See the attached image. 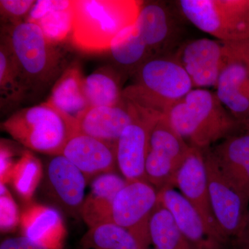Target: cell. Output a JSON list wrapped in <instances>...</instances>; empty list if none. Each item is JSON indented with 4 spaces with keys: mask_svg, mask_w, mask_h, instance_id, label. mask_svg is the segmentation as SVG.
<instances>
[{
    "mask_svg": "<svg viewBox=\"0 0 249 249\" xmlns=\"http://www.w3.org/2000/svg\"><path fill=\"white\" fill-rule=\"evenodd\" d=\"M88 180L83 173L63 155L55 156L45 169L47 196L64 212L76 217L85 199Z\"/></svg>",
    "mask_w": 249,
    "mask_h": 249,
    "instance_id": "obj_14",
    "label": "cell"
},
{
    "mask_svg": "<svg viewBox=\"0 0 249 249\" xmlns=\"http://www.w3.org/2000/svg\"><path fill=\"white\" fill-rule=\"evenodd\" d=\"M0 225L3 232L10 231L20 221L17 206L4 183H1L0 193Z\"/></svg>",
    "mask_w": 249,
    "mask_h": 249,
    "instance_id": "obj_30",
    "label": "cell"
},
{
    "mask_svg": "<svg viewBox=\"0 0 249 249\" xmlns=\"http://www.w3.org/2000/svg\"><path fill=\"white\" fill-rule=\"evenodd\" d=\"M61 155L83 173L87 180L113 173L117 166L116 145L78 132L67 142Z\"/></svg>",
    "mask_w": 249,
    "mask_h": 249,
    "instance_id": "obj_17",
    "label": "cell"
},
{
    "mask_svg": "<svg viewBox=\"0 0 249 249\" xmlns=\"http://www.w3.org/2000/svg\"><path fill=\"white\" fill-rule=\"evenodd\" d=\"M141 108L140 116L124 129L116 142L117 166L127 182H148L145 174V160L149 139L152 127L163 116Z\"/></svg>",
    "mask_w": 249,
    "mask_h": 249,
    "instance_id": "obj_13",
    "label": "cell"
},
{
    "mask_svg": "<svg viewBox=\"0 0 249 249\" xmlns=\"http://www.w3.org/2000/svg\"><path fill=\"white\" fill-rule=\"evenodd\" d=\"M158 203V191L150 183L127 182L113 203L111 222L128 231L142 249H147L152 243L150 219Z\"/></svg>",
    "mask_w": 249,
    "mask_h": 249,
    "instance_id": "obj_8",
    "label": "cell"
},
{
    "mask_svg": "<svg viewBox=\"0 0 249 249\" xmlns=\"http://www.w3.org/2000/svg\"><path fill=\"white\" fill-rule=\"evenodd\" d=\"M191 147L173 128L164 115L152 127L149 139L145 174L157 191L175 186V178Z\"/></svg>",
    "mask_w": 249,
    "mask_h": 249,
    "instance_id": "obj_7",
    "label": "cell"
},
{
    "mask_svg": "<svg viewBox=\"0 0 249 249\" xmlns=\"http://www.w3.org/2000/svg\"><path fill=\"white\" fill-rule=\"evenodd\" d=\"M183 17L217 40H249V0H180Z\"/></svg>",
    "mask_w": 249,
    "mask_h": 249,
    "instance_id": "obj_5",
    "label": "cell"
},
{
    "mask_svg": "<svg viewBox=\"0 0 249 249\" xmlns=\"http://www.w3.org/2000/svg\"><path fill=\"white\" fill-rule=\"evenodd\" d=\"M235 249H249V206L240 235L235 239Z\"/></svg>",
    "mask_w": 249,
    "mask_h": 249,
    "instance_id": "obj_35",
    "label": "cell"
},
{
    "mask_svg": "<svg viewBox=\"0 0 249 249\" xmlns=\"http://www.w3.org/2000/svg\"><path fill=\"white\" fill-rule=\"evenodd\" d=\"M0 249H49L26 236L10 237L1 242Z\"/></svg>",
    "mask_w": 249,
    "mask_h": 249,
    "instance_id": "obj_34",
    "label": "cell"
},
{
    "mask_svg": "<svg viewBox=\"0 0 249 249\" xmlns=\"http://www.w3.org/2000/svg\"><path fill=\"white\" fill-rule=\"evenodd\" d=\"M80 249H142L132 234L113 223L89 228L80 242Z\"/></svg>",
    "mask_w": 249,
    "mask_h": 249,
    "instance_id": "obj_25",
    "label": "cell"
},
{
    "mask_svg": "<svg viewBox=\"0 0 249 249\" xmlns=\"http://www.w3.org/2000/svg\"><path fill=\"white\" fill-rule=\"evenodd\" d=\"M211 151L223 178L249 206V134L231 136Z\"/></svg>",
    "mask_w": 249,
    "mask_h": 249,
    "instance_id": "obj_18",
    "label": "cell"
},
{
    "mask_svg": "<svg viewBox=\"0 0 249 249\" xmlns=\"http://www.w3.org/2000/svg\"><path fill=\"white\" fill-rule=\"evenodd\" d=\"M159 203L169 211L183 235L199 249H221L210 237L201 216L189 201L173 187L158 191Z\"/></svg>",
    "mask_w": 249,
    "mask_h": 249,
    "instance_id": "obj_19",
    "label": "cell"
},
{
    "mask_svg": "<svg viewBox=\"0 0 249 249\" xmlns=\"http://www.w3.org/2000/svg\"><path fill=\"white\" fill-rule=\"evenodd\" d=\"M23 234L49 249H60L66 230L61 214L53 208L33 204L24 210L19 221Z\"/></svg>",
    "mask_w": 249,
    "mask_h": 249,
    "instance_id": "obj_20",
    "label": "cell"
},
{
    "mask_svg": "<svg viewBox=\"0 0 249 249\" xmlns=\"http://www.w3.org/2000/svg\"><path fill=\"white\" fill-rule=\"evenodd\" d=\"M173 55L188 73L194 88H215L225 65L227 42L210 38L186 41Z\"/></svg>",
    "mask_w": 249,
    "mask_h": 249,
    "instance_id": "obj_12",
    "label": "cell"
},
{
    "mask_svg": "<svg viewBox=\"0 0 249 249\" xmlns=\"http://www.w3.org/2000/svg\"><path fill=\"white\" fill-rule=\"evenodd\" d=\"M0 88L1 99H19L26 89L17 67L4 44L0 51Z\"/></svg>",
    "mask_w": 249,
    "mask_h": 249,
    "instance_id": "obj_29",
    "label": "cell"
},
{
    "mask_svg": "<svg viewBox=\"0 0 249 249\" xmlns=\"http://www.w3.org/2000/svg\"><path fill=\"white\" fill-rule=\"evenodd\" d=\"M35 3L30 0H1V14L9 19H19L29 14Z\"/></svg>",
    "mask_w": 249,
    "mask_h": 249,
    "instance_id": "obj_31",
    "label": "cell"
},
{
    "mask_svg": "<svg viewBox=\"0 0 249 249\" xmlns=\"http://www.w3.org/2000/svg\"><path fill=\"white\" fill-rule=\"evenodd\" d=\"M127 183L124 178L114 173L103 174L94 178L80 211V216L88 227L111 223L113 203Z\"/></svg>",
    "mask_w": 249,
    "mask_h": 249,
    "instance_id": "obj_21",
    "label": "cell"
},
{
    "mask_svg": "<svg viewBox=\"0 0 249 249\" xmlns=\"http://www.w3.org/2000/svg\"><path fill=\"white\" fill-rule=\"evenodd\" d=\"M242 127L245 128L246 130L245 133L249 134V114L245 122L242 124Z\"/></svg>",
    "mask_w": 249,
    "mask_h": 249,
    "instance_id": "obj_36",
    "label": "cell"
},
{
    "mask_svg": "<svg viewBox=\"0 0 249 249\" xmlns=\"http://www.w3.org/2000/svg\"><path fill=\"white\" fill-rule=\"evenodd\" d=\"M150 235L157 249H199L180 231L169 211L160 203L150 219Z\"/></svg>",
    "mask_w": 249,
    "mask_h": 249,
    "instance_id": "obj_24",
    "label": "cell"
},
{
    "mask_svg": "<svg viewBox=\"0 0 249 249\" xmlns=\"http://www.w3.org/2000/svg\"><path fill=\"white\" fill-rule=\"evenodd\" d=\"M73 3L71 6L52 10L36 24L40 27L46 38L55 45L71 34L73 23Z\"/></svg>",
    "mask_w": 249,
    "mask_h": 249,
    "instance_id": "obj_28",
    "label": "cell"
},
{
    "mask_svg": "<svg viewBox=\"0 0 249 249\" xmlns=\"http://www.w3.org/2000/svg\"><path fill=\"white\" fill-rule=\"evenodd\" d=\"M42 177L40 160L25 152L15 165L11 180L15 191L23 200L31 201Z\"/></svg>",
    "mask_w": 249,
    "mask_h": 249,
    "instance_id": "obj_27",
    "label": "cell"
},
{
    "mask_svg": "<svg viewBox=\"0 0 249 249\" xmlns=\"http://www.w3.org/2000/svg\"><path fill=\"white\" fill-rule=\"evenodd\" d=\"M141 114L142 108L124 96L116 106L87 109L76 120L78 132L116 145L124 129Z\"/></svg>",
    "mask_w": 249,
    "mask_h": 249,
    "instance_id": "obj_15",
    "label": "cell"
},
{
    "mask_svg": "<svg viewBox=\"0 0 249 249\" xmlns=\"http://www.w3.org/2000/svg\"><path fill=\"white\" fill-rule=\"evenodd\" d=\"M111 56L125 73L135 74L144 62L152 58L137 24L125 28L111 41Z\"/></svg>",
    "mask_w": 249,
    "mask_h": 249,
    "instance_id": "obj_23",
    "label": "cell"
},
{
    "mask_svg": "<svg viewBox=\"0 0 249 249\" xmlns=\"http://www.w3.org/2000/svg\"><path fill=\"white\" fill-rule=\"evenodd\" d=\"M72 1H58V0H40L36 1L35 4L31 9L30 12L28 14L27 19L26 22L37 23L43 18L46 14H48L52 10L65 8L71 6Z\"/></svg>",
    "mask_w": 249,
    "mask_h": 249,
    "instance_id": "obj_32",
    "label": "cell"
},
{
    "mask_svg": "<svg viewBox=\"0 0 249 249\" xmlns=\"http://www.w3.org/2000/svg\"><path fill=\"white\" fill-rule=\"evenodd\" d=\"M142 4L134 0L73 1V43L88 52L109 49L121 31L137 22Z\"/></svg>",
    "mask_w": 249,
    "mask_h": 249,
    "instance_id": "obj_2",
    "label": "cell"
},
{
    "mask_svg": "<svg viewBox=\"0 0 249 249\" xmlns=\"http://www.w3.org/2000/svg\"><path fill=\"white\" fill-rule=\"evenodd\" d=\"M205 164L207 174L210 201L218 225L223 235L229 240L240 235L249 206L223 178L211 149H204Z\"/></svg>",
    "mask_w": 249,
    "mask_h": 249,
    "instance_id": "obj_11",
    "label": "cell"
},
{
    "mask_svg": "<svg viewBox=\"0 0 249 249\" xmlns=\"http://www.w3.org/2000/svg\"><path fill=\"white\" fill-rule=\"evenodd\" d=\"M24 84L48 81L59 65L58 52L35 23L14 24L4 42Z\"/></svg>",
    "mask_w": 249,
    "mask_h": 249,
    "instance_id": "obj_6",
    "label": "cell"
},
{
    "mask_svg": "<svg viewBox=\"0 0 249 249\" xmlns=\"http://www.w3.org/2000/svg\"><path fill=\"white\" fill-rule=\"evenodd\" d=\"M134 75L135 84L123 92L124 97L161 115L195 89L188 73L173 54L149 59Z\"/></svg>",
    "mask_w": 249,
    "mask_h": 249,
    "instance_id": "obj_3",
    "label": "cell"
},
{
    "mask_svg": "<svg viewBox=\"0 0 249 249\" xmlns=\"http://www.w3.org/2000/svg\"><path fill=\"white\" fill-rule=\"evenodd\" d=\"M225 65L216 85V95L242 124L249 114V40L227 42Z\"/></svg>",
    "mask_w": 249,
    "mask_h": 249,
    "instance_id": "obj_9",
    "label": "cell"
},
{
    "mask_svg": "<svg viewBox=\"0 0 249 249\" xmlns=\"http://www.w3.org/2000/svg\"><path fill=\"white\" fill-rule=\"evenodd\" d=\"M2 127L24 146L53 156L61 155L67 142L78 132L77 121L48 102L18 111Z\"/></svg>",
    "mask_w": 249,
    "mask_h": 249,
    "instance_id": "obj_4",
    "label": "cell"
},
{
    "mask_svg": "<svg viewBox=\"0 0 249 249\" xmlns=\"http://www.w3.org/2000/svg\"><path fill=\"white\" fill-rule=\"evenodd\" d=\"M84 78L78 67H70L54 85L47 102L76 121L90 107L85 96Z\"/></svg>",
    "mask_w": 249,
    "mask_h": 249,
    "instance_id": "obj_22",
    "label": "cell"
},
{
    "mask_svg": "<svg viewBox=\"0 0 249 249\" xmlns=\"http://www.w3.org/2000/svg\"><path fill=\"white\" fill-rule=\"evenodd\" d=\"M175 186L201 216L211 238L222 248L227 239L218 225L210 201L204 149L191 147L177 173Z\"/></svg>",
    "mask_w": 249,
    "mask_h": 249,
    "instance_id": "obj_10",
    "label": "cell"
},
{
    "mask_svg": "<svg viewBox=\"0 0 249 249\" xmlns=\"http://www.w3.org/2000/svg\"><path fill=\"white\" fill-rule=\"evenodd\" d=\"M136 24L152 58L172 55L180 45L175 17L163 3L142 2Z\"/></svg>",
    "mask_w": 249,
    "mask_h": 249,
    "instance_id": "obj_16",
    "label": "cell"
},
{
    "mask_svg": "<svg viewBox=\"0 0 249 249\" xmlns=\"http://www.w3.org/2000/svg\"><path fill=\"white\" fill-rule=\"evenodd\" d=\"M173 128L191 147L209 148L231 137L242 124L223 106L215 92L196 88L164 114Z\"/></svg>",
    "mask_w": 249,
    "mask_h": 249,
    "instance_id": "obj_1",
    "label": "cell"
},
{
    "mask_svg": "<svg viewBox=\"0 0 249 249\" xmlns=\"http://www.w3.org/2000/svg\"></svg>",
    "mask_w": 249,
    "mask_h": 249,
    "instance_id": "obj_37",
    "label": "cell"
},
{
    "mask_svg": "<svg viewBox=\"0 0 249 249\" xmlns=\"http://www.w3.org/2000/svg\"><path fill=\"white\" fill-rule=\"evenodd\" d=\"M84 91L90 107L116 106L124 98L119 77L106 70H98L85 78Z\"/></svg>",
    "mask_w": 249,
    "mask_h": 249,
    "instance_id": "obj_26",
    "label": "cell"
},
{
    "mask_svg": "<svg viewBox=\"0 0 249 249\" xmlns=\"http://www.w3.org/2000/svg\"><path fill=\"white\" fill-rule=\"evenodd\" d=\"M14 154L3 142H1V150H0V178L1 183L7 182L11 180V175L14 170L15 165L13 163Z\"/></svg>",
    "mask_w": 249,
    "mask_h": 249,
    "instance_id": "obj_33",
    "label": "cell"
}]
</instances>
